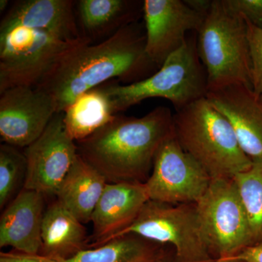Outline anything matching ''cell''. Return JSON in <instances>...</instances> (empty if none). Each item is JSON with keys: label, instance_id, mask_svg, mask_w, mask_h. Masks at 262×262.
I'll list each match as a JSON object with an SVG mask.
<instances>
[{"label": "cell", "instance_id": "1", "mask_svg": "<svg viewBox=\"0 0 262 262\" xmlns=\"http://www.w3.org/2000/svg\"><path fill=\"white\" fill-rule=\"evenodd\" d=\"M91 42L66 53L35 87L54 99L58 113H63L81 94L108 80L134 83L160 69L146 54L145 34L134 23L98 44Z\"/></svg>", "mask_w": 262, "mask_h": 262}, {"label": "cell", "instance_id": "2", "mask_svg": "<svg viewBox=\"0 0 262 262\" xmlns=\"http://www.w3.org/2000/svg\"><path fill=\"white\" fill-rule=\"evenodd\" d=\"M173 134V114L158 106L141 117L115 115L111 121L83 140L78 154L108 183H145L155 156Z\"/></svg>", "mask_w": 262, "mask_h": 262}, {"label": "cell", "instance_id": "3", "mask_svg": "<svg viewBox=\"0 0 262 262\" xmlns=\"http://www.w3.org/2000/svg\"><path fill=\"white\" fill-rule=\"evenodd\" d=\"M173 134L212 179H233L252 165L232 125L206 96L176 111Z\"/></svg>", "mask_w": 262, "mask_h": 262}, {"label": "cell", "instance_id": "4", "mask_svg": "<svg viewBox=\"0 0 262 262\" xmlns=\"http://www.w3.org/2000/svg\"><path fill=\"white\" fill-rule=\"evenodd\" d=\"M101 88L115 115L151 98L168 100L176 111L185 107L208 93L206 72L198 56L196 38L187 37L182 47L147 78L125 84L113 81Z\"/></svg>", "mask_w": 262, "mask_h": 262}, {"label": "cell", "instance_id": "5", "mask_svg": "<svg viewBox=\"0 0 262 262\" xmlns=\"http://www.w3.org/2000/svg\"><path fill=\"white\" fill-rule=\"evenodd\" d=\"M196 34V49L206 70L208 91L235 83L251 86L246 23L225 0L212 1Z\"/></svg>", "mask_w": 262, "mask_h": 262}, {"label": "cell", "instance_id": "6", "mask_svg": "<svg viewBox=\"0 0 262 262\" xmlns=\"http://www.w3.org/2000/svg\"><path fill=\"white\" fill-rule=\"evenodd\" d=\"M89 41L67 42L24 27L0 33V94L12 88H35L66 53Z\"/></svg>", "mask_w": 262, "mask_h": 262}, {"label": "cell", "instance_id": "7", "mask_svg": "<svg viewBox=\"0 0 262 262\" xmlns=\"http://www.w3.org/2000/svg\"><path fill=\"white\" fill-rule=\"evenodd\" d=\"M128 234L157 244L171 245L177 262L211 261V248L202 228L195 203L174 205L149 200L134 222L115 237Z\"/></svg>", "mask_w": 262, "mask_h": 262}, {"label": "cell", "instance_id": "8", "mask_svg": "<svg viewBox=\"0 0 262 262\" xmlns=\"http://www.w3.org/2000/svg\"><path fill=\"white\" fill-rule=\"evenodd\" d=\"M195 205L207 242L221 257L234 256L253 245L247 213L233 179H212Z\"/></svg>", "mask_w": 262, "mask_h": 262}, {"label": "cell", "instance_id": "9", "mask_svg": "<svg viewBox=\"0 0 262 262\" xmlns=\"http://www.w3.org/2000/svg\"><path fill=\"white\" fill-rule=\"evenodd\" d=\"M212 178L176 139L169 136L158 149L145 186L149 200L169 204L196 203Z\"/></svg>", "mask_w": 262, "mask_h": 262}, {"label": "cell", "instance_id": "10", "mask_svg": "<svg viewBox=\"0 0 262 262\" xmlns=\"http://www.w3.org/2000/svg\"><path fill=\"white\" fill-rule=\"evenodd\" d=\"M27 173L24 189L56 196L57 191L75 161L77 144L67 134L63 113H57L39 138L24 150Z\"/></svg>", "mask_w": 262, "mask_h": 262}, {"label": "cell", "instance_id": "11", "mask_svg": "<svg viewBox=\"0 0 262 262\" xmlns=\"http://www.w3.org/2000/svg\"><path fill=\"white\" fill-rule=\"evenodd\" d=\"M57 113L54 99L42 90H6L0 94L2 143L25 149L42 135Z\"/></svg>", "mask_w": 262, "mask_h": 262}, {"label": "cell", "instance_id": "12", "mask_svg": "<svg viewBox=\"0 0 262 262\" xmlns=\"http://www.w3.org/2000/svg\"><path fill=\"white\" fill-rule=\"evenodd\" d=\"M142 11L146 53L159 68L182 47L188 32H198L205 17L192 9L185 0H145Z\"/></svg>", "mask_w": 262, "mask_h": 262}, {"label": "cell", "instance_id": "13", "mask_svg": "<svg viewBox=\"0 0 262 262\" xmlns=\"http://www.w3.org/2000/svg\"><path fill=\"white\" fill-rule=\"evenodd\" d=\"M206 98L228 120L248 158L262 160V96L251 85L235 83L208 91Z\"/></svg>", "mask_w": 262, "mask_h": 262}, {"label": "cell", "instance_id": "14", "mask_svg": "<svg viewBox=\"0 0 262 262\" xmlns=\"http://www.w3.org/2000/svg\"><path fill=\"white\" fill-rule=\"evenodd\" d=\"M149 200L144 183H108L91 218L94 230L88 248L98 247L126 229Z\"/></svg>", "mask_w": 262, "mask_h": 262}, {"label": "cell", "instance_id": "15", "mask_svg": "<svg viewBox=\"0 0 262 262\" xmlns=\"http://www.w3.org/2000/svg\"><path fill=\"white\" fill-rule=\"evenodd\" d=\"M18 27L48 33L67 42L89 39L79 32L71 0L15 2L2 19L0 33Z\"/></svg>", "mask_w": 262, "mask_h": 262}, {"label": "cell", "instance_id": "16", "mask_svg": "<svg viewBox=\"0 0 262 262\" xmlns=\"http://www.w3.org/2000/svg\"><path fill=\"white\" fill-rule=\"evenodd\" d=\"M45 199L41 193L24 188L10 202L0 217V248L40 253Z\"/></svg>", "mask_w": 262, "mask_h": 262}, {"label": "cell", "instance_id": "17", "mask_svg": "<svg viewBox=\"0 0 262 262\" xmlns=\"http://www.w3.org/2000/svg\"><path fill=\"white\" fill-rule=\"evenodd\" d=\"M107 184L102 174L78 154L57 191L56 200L87 224Z\"/></svg>", "mask_w": 262, "mask_h": 262}, {"label": "cell", "instance_id": "18", "mask_svg": "<svg viewBox=\"0 0 262 262\" xmlns=\"http://www.w3.org/2000/svg\"><path fill=\"white\" fill-rule=\"evenodd\" d=\"M89 238L84 224L59 201H53L45 211L40 254L68 260L88 248Z\"/></svg>", "mask_w": 262, "mask_h": 262}, {"label": "cell", "instance_id": "19", "mask_svg": "<svg viewBox=\"0 0 262 262\" xmlns=\"http://www.w3.org/2000/svg\"><path fill=\"white\" fill-rule=\"evenodd\" d=\"M63 113L66 130L75 142L93 135L115 116L101 86L81 94Z\"/></svg>", "mask_w": 262, "mask_h": 262}, {"label": "cell", "instance_id": "20", "mask_svg": "<svg viewBox=\"0 0 262 262\" xmlns=\"http://www.w3.org/2000/svg\"><path fill=\"white\" fill-rule=\"evenodd\" d=\"M162 246L136 234H125L86 248L65 262H158L163 256Z\"/></svg>", "mask_w": 262, "mask_h": 262}, {"label": "cell", "instance_id": "21", "mask_svg": "<svg viewBox=\"0 0 262 262\" xmlns=\"http://www.w3.org/2000/svg\"><path fill=\"white\" fill-rule=\"evenodd\" d=\"M127 0H80L77 3L80 22L88 38L115 33L134 23L139 8Z\"/></svg>", "mask_w": 262, "mask_h": 262}, {"label": "cell", "instance_id": "22", "mask_svg": "<svg viewBox=\"0 0 262 262\" xmlns=\"http://www.w3.org/2000/svg\"><path fill=\"white\" fill-rule=\"evenodd\" d=\"M247 213L253 245L262 244V160L233 178Z\"/></svg>", "mask_w": 262, "mask_h": 262}, {"label": "cell", "instance_id": "23", "mask_svg": "<svg viewBox=\"0 0 262 262\" xmlns=\"http://www.w3.org/2000/svg\"><path fill=\"white\" fill-rule=\"evenodd\" d=\"M27 160L18 148L2 143L0 145V209L21 192L27 179Z\"/></svg>", "mask_w": 262, "mask_h": 262}, {"label": "cell", "instance_id": "24", "mask_svg": "<svg viewBox=\"0 0 262 262\" xmlns=\"http://www.w3.org/2000/svg\"><path fill=\"white\" fill-rule=\"evenodd\" d=\"M246 23L251 59V87L262 96V29L247 21Z\"/></svg>", "mask_w": 262, "mask_h": 262}, {"label": "cell", "instance_id": "25", "mask_svg": "<svg viewBox=\"0 0 262 262\" xmlns=\"http://www.w3.org/2000/svg\"><path fill=\"white\" fill-rule=\"evenodd\" d=\"M229 9L262 29V0H225Z\"/></svg>", "mask_w": 262, "mask_h": 262}, {"label": "cell", "instance_id": "26", "mask_svg": "<svg viewBox=\"0 0 262 262\" xmlns=\"http://www.w3.org/2000/svg\"><path fill=\"white\" fill-rule=\"evenodd\" d=\"M0 262H65V260L58 259L40 254H32L15 251L11 252H1Z\"/></svg>", "mask_w": 262, "mask_h": 262}, {"label": "cell", "instance_id": "27", "mask_svg": "<svg viewBox=\"0 0 262 262\" xmlns=\"http://www.w3.org/2000/svg\"><path fill=\"white\" fill-rule=\"evenodd\" d=\"M233 256L242 262H262V244L247 246Z\"/></svg>", "mask_w": 262, "mask_h": 262}, {"label": "cell", "instance_id": "28", "mask_svg": "<svg viewBox=\"0 0 262 262\" xmlns=\"http://www.w3.org/2000/svg\"><path fill=\"white\" fill-rule=\"evenodd\" d=\"M185 2L192 9L204 16L211 8L212 3L211 0H185Z\"/></svg>", "mask_w": 262, "mask_h": 262}, {"label": "cell", "instance_id": "29", "mask_svg": "<svg viewBox=\"0 0 262 262\" xmlns=\"http://www.w3.org/2000/svg\"><path fill=\"white\" fill-rule=\"evenodd\" d=\"M215 262H242L237 258H234L233 256H226V257H221L220 259Z\"/></svg>", "mask_w": 262, "mask_h": 262}, {"label": "cell", "instance_id": "30", "mask_svg": "<svg viewBox=\"0 0 262 262\" xmlns=\"http://www.w3.org/2000/svg\"><path fill=\"white\" fill-rule=\"evenodd\" d=\"M8 3L9 2L7 1V0H1L0 1V10H1V12L5 10L6 7L8 6Z\"/></svg>", "mask_w": 262, "mask_h": 262}, {"label": "cell", "instance_id": "31", "mask_svg": "<svg viewBox=\"0 0 262 262\" xmlns=\"http://www.w3.org/2000/svg\"><path fill=\"white\" fill-rule=\"evenodd\" d=\"M158 262H170L168 261V259H167L166 257H165V256H163L161 258H160L159 261Z\"/></svg>", "mask_w": 262, "mask_h": 262}]
</instances>
